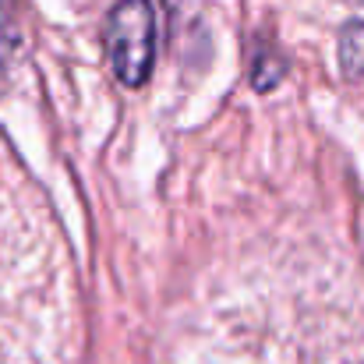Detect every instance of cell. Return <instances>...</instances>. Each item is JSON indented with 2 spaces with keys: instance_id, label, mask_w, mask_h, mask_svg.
Here are the masks:
<instances>
[{
  "instance_id": "1",
  "label": "cell",
  "mask_w": 364,
  "mask_h": 364,
  "mask_svg": "<svg viewBox=\"0 0 364 364\" xmlns=\"http://www.w3.org/2000/svg\"><path fill=\"white\" fill-rule=\"evenodd\" d=\"M156 14L149 0H124L110 18V57L124 82L138 85L152 64Z\"/></svg>"
}]
</instances>
